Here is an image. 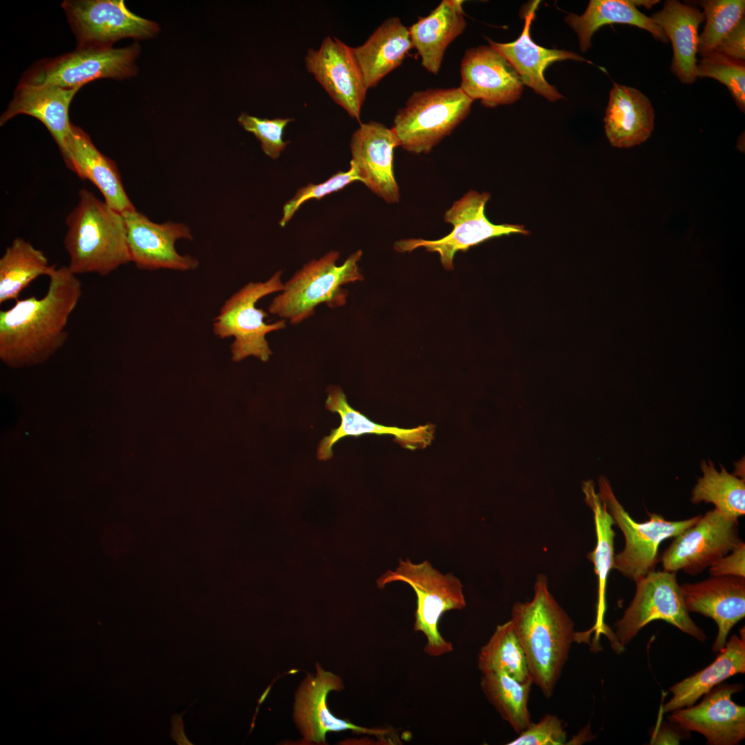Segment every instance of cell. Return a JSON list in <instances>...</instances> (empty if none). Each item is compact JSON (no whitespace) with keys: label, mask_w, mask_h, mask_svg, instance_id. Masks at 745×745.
I'll return each mask as SVG.
<instances>
[{"label":"cell","mask_w":745,"mask_h":745,"mask_svg":"<svg viewBox=\"0 0 745 745\" xmlns=\"http://www.w3.org/2000/svg\"><path fill=\"white\" fill-rule=\"evenodd\" d=\"M665 723L658 726L653 731L650 739L651 744H679L681 739L687 737L688 732L682 730L678 725Z\"/></svg>","instance_id":"43"},{"label":"cell","mask_w":745,"mask_h":745,"mask_svg":"<svg viewBox=\"0 0 745 745\" xmlns=\"http://www.w3.org/2000/svg\"><path fill=\"white\" fill-rule=\"evenodd\" d=\"M635 596L616 623L615 637L624 648L648 624L662 620L704 642V632L687 610L676 573L651 571L636 582Z\"/></svg>","instance_id":"10"},{"label":"cell","mask_w":745,"mask_h":745,"mask_svg":"<svg viewBox=\"0 0 745 745\" xmlns=\"http://www.w3.org/2000/svg\"><path fill=\"white\" fill-rule=\"evenodd\" d=\"M463 1L443 0L427 16L419 17L408 28L413 48L424 68L439 72L448 46L464 30Z\"/></svg>","instance_id":"27"},{"label":"cell","mask_w":745,"mask_h":745,"mask_svg":"<svg viewBox=\"0 0 745 745\" xmlns=\"http://www.w3.org/2000/svg\"><path fill=\"white\" fill-rule=\"evenodd\" d=\"M716 686L699 704L676 709L668 719L685 731L702 734L708 744H739L745 738V707L734 702L732 695L742 691L743 685Z\"/></svg>","instance_id":"16"},{"label":"cell","mask_w":745,"mask_h":745,"mask_svg":"<svg viewBox=\"0 0 745 745\" xmlns=\"http://www.w3.org/2000/svg\"><path fill=\"white\" fill-rule=\"evenodd\" d=\"M599 487L598 495L625 539L623 550L615 554L613 568L634 582L655 570L659 562L658 549L664 540L675 537L693 526L701 517L699 515L684 520L669 521L661 515L651 513L646 522H637L617 500L605 477L599 478Z\"/></svg>","instance_id":"8"},{"label":"cell","mask_w":745,"mask_h":745,"mask_svg":"<svg viewBox=\"0 0 745 745\" xmlns=\"http://www.w3.org/2000/svg\"><path fill=\"white\" fill-rule=\"evenodd\" d=\"M719 652L705 668L670 688L672 697L664 705V713L692 706L726 679L745 673V628L739 630V635H733Z\"/></svg>","instance_id":"30"},{"label":"cell","mask_w":745,"mask_h":745,"mask_svg":"<svg viewBox=\"0 0 745 745\" xmlns=\"http://www.w3.org/2000/svg\"><path fill=\"white\" fill-rule=\"evenodd\" d=\"M650 18L672 43V72L682 83H693L697 77L698 28L705 20L704 13L697 8L679 1L666 0L662 9L652 14Z\"/></svg>","instance_id":"26"},{"label":"cell","mask_w":745,"mask_h":745,"mask_svg":"<svg viewBox=\"0 0 745 745\" xmlns=\"http://www.w3.org/2000/svg\"><path fill=\"white\" fill-rule=\"evenodd\" d=\"M342 688L341 678L324 670L319 664L316 675H308L301 683L295 697L294 717L304 742L324 744L327 733L346 730L381 737L388 733L387 730L363 728L334 717L327 706V695L330 691Z\"/></svg>","instance_id":"19"},{"label":"cell","mask_w":745,"mask_h":745,"mask_svg":"<svg viewBox=\"0 0 745 745\" xmlns=\"http://www.w3.org/2000/svg\"><path fill=\"white\" fill-rule=\"evenodd\" d=\"M586 502L593 513L596 544L593 550L587 554V558L594 565L595 573L597 577V602L596 617L594 625L588 630L584 632L586 638H589L595 633V644L597 645L601 634L606 635L614 644L617 639L615 634L606 626L604 622L606 611V589L608 577L614 562V539L615 533L613 529L614 520L607 510L605 504L596 493L592 481H586L583 486Z\"/></svg>","instance_id":"29"},{"label":"cell","mask_w":745,"mask_h":745,"mask_svg":"<svg viewBox=\"0 0 745 745\" xmlns=\"http://www.w3.org/2000/svg\"><path fill=\"white\" fill-rule=\"evenodd\" d=\"M490 198V194L487 192H467L445 212L444 221L453 226L450 233L437 240H400L395 243L394 249L399 252H410L417 248H425L428 252L438 253L443 267L450 270L454 269L453 259L458 251H466L493 237L530 233L524 225L495 224L489 221L484 209Z\"/></svg>","instance_id":"11"},{"label":"cell","mask_w":745,"mask_h":745,"mask_svg":"<svg viewBox=\"0 0 745 745\" xmlns=\"http://www.w3.org/2000/svg\"><path fill=\"white\" fill-rule=\"evenodd\" d=\"M532 680L520 682L501 673L483 674L480 686L504 720L519 734L532 723L528 707Z\"/></svg>","instance_id":"34"},{"label":"cell","mask_w":745,"mask_h":745,"mask_svg":"<svg viewBox=\"0 0 745 745\" xmlns=\"http://www.w3.org/2000/svg\"><path fill=\"white\" fill-rule=\"evenodd\" d=\"M709 568L711 576L745 577V544L741 542L733 550L715 562Z\"/></svg>","instance_id":"41"},{"label":"cell","mask_w":745,"mask_h":745,"mask_svg":"<svg viewBox=\"0 0 745 745\" xmlns=\"http://www.w3.org/2000/svg\"><path fill=\"white\" fill-rule=\"evenodd\" d=\"M292 121V118L263 119L245 112L238 117L239 124L255 136L261 143L263 152L273 159H277L289 143V141H284L283 133Z\"/></svg>","instance_id":"38"},{"label":"cell","mask_w":745,"mask_h":745,"mask_svg":"<svg viewBox=\"0 0 745 745\" xmlns=\"http://www.w3.org/2000/svg\"><path fill=\"white\" fill-rule=\"evenodd\" d=\"M473 101L459 87L416 91L391 128L404 150L427 154L467 117Z\"/></svg>","instance_id":"6"},{"label":"cell","mask_w":745,"mask_h":745,"mask_svg":"<svg viewBox=\"0 0 745 745\" xmlns=\"http://www.w3.org/2000/svg\"><path fill=\"white\" fill-rule=\"evenodd\" d=\"M122 215L131 262L138 268L186 271L198 267L197 259L188 255H180L175 248L177 240L192 239L187 225L170 221L157 223L136 209Z\"/></svg>","instance_id":"15"},{"label":"cell","mask_w":745,"mask_h":745,"mask_svg":"<svg viewBox=\"0 0 745 745\" xmlns=\"http://www.w3.org/2000/svg\"><path fill=\"white\" fill-rule=\"evenodd\" d=\"M80 88L19 81L12 100L0 117V125H4L17 115L32 116L46 127L60 150L71 128L70 105Z\"/></svg>","instance_id":"23"},{"label":"cell","mask_w":745,"mask_h":745,"mask_svg":"<svg viewBox=\"0 0 745 745\" xmlns=\"http://www.w3.org/2000/svg\"><path fill=\"white\" fill-rule=\"evenodd\" d=\"M140 50L137 43L121 48L77 47L72 52L37 62L19 81L73 88L99 79H128L137 73Z\"/></svg>","instance_id":"9"},{"label":"cell","mask_w":745,"mask_h":745,"mask_svg":"<svg viewBox=\"0 0 745 745\" xmlns=\"http://www.w3.org/2000/svg\"><path fill=\"white\" fill-rule=\"evenodd\" d=\"M459 88L473 101L487 108L512 103L524 84L513 66L490 46L467 49L461 61Z\"/></svg>","instance_id":"18"},{"label":"cell","mask_w":745,"mask_h":745,"mask_svg":"<svg viewBox=\"0 0 745 745\" xmlns=\"http://www.w3.org/2000/svg\"><path fill=\"white\" fill-rule=\"evenodd\" d=\"M77 205L66 218L67 266L76 275L106 276L131 262L123 216L87 189L80 190Z\"/></svg>","instance_id":"3"},{"label":"cell","mask_w":745,"mask_h":745,"mask_svg":"<svg viewBox=\"0 0 745 745\" xmlns=\"http://www.w3.org/2000/svg\"><path fill=\"white\" fill-rule=\"evenodd\" d=\"M716 51L730 57L744 61L745 59V18L721 41Z\"/></svg>","instance_id":"42"},{"label":"cell","mask_w":745,"mask_h":745,"mask_svg":"<svg viewBox=\"0 0 745 745\" xmlns=\"http://www.w3.org/2000/svg\"><path fill=\"white\" fill-rule=\"evenodd\" d=\"M411 48L408 28L398 17L386 19L364 44L352 48L367 88L399 66Z\"/></svg>","instance_id":"28"},{"label":"cell","mask_w":745,"mask_h":745,"mask_svg":"<svg viewBox=\"0 0 745 745\" xmlns=\"http://www.w3.org/2000/svg\"><path fill=\"white\" fill-rule=\"evenodd\" d=\"M328 392L326 408L340 415L341 424L338 428L332 429L328 436L321 440L317 448V458L319 460L326 461L332 458V446L341 439L349 436L359 437L366 433L393 435L404 447L413 450L425 448L431 443L433 437L432 426H419L406 429L378 424L352 408L339 387L330 386Z\"/></svg>","instance_id":"24"},{"label":"cell","mask_w":745,"mask_h":745,"mask_svg":"<svg viewBox=\"0 0 745 745\" xmlns=\"http://www.w3.org/2000/svg\"><path fill=\"white\" fill-rule=\"evenodd\" d=\"M539 1L532 2L524 13L522 34L514 41L498 43L488 38L490 46L502 55L515 69L523 84L533 88L550 101L563 97L544 78L546 68L557 61L573 59L591 62L579 54L566 50L548 49L536 44L530 34V28L535 17Z\"/></svg>","instance_id":"22"},{"label":"cell","mask_w":745,"mask_h":745,"mask_svg":"<svg viewBox=\"0 0 745 745\" xmlns=\"http://www.w3.org/2000/svg\"><path fill=\"white\" fill-rule=\"evenodd\" d=\"M408 584L417 597L413 630L426 638L424 652L430 657L451 653L453 646L439 630L442 615L452 610H462L466 599L461 581L451 573L442 574L427 560L415 564L399 559L395 570H387L377 580L379 588L393 582Z\"/></svg>","instance_id":"5"},{"label":"cell","mask_w":745,"mask_h":745,"mask_svg":"<svg viewBox=\"0 0 745 745\" xmlns=\"http://www.w3.org/2000/svg\"><path fill=\"white\" fill-rule=\"evenodd\" d=\"M281 275L279 270L266 281L249 282L225 301L215 318L214 334L221 339L234 338L230 346L234 361L254 356L266 362L272 354L266 336L284 329L286 320L266 323L268 313L256 304L263 297L284 289Z\"/></svg>","instance_id":"7"},{"label":"cell","mask_w":745,"mask_h":745,"mask_svg":"<svg viewBox=\"0 0 745 745\" xmlns=\"http://www.w3.org/2000/svg\"><path fill=\"white\" fill-rule=\"evenodd\" d=\"M398 146L393 129L376 121L361 123L350 141V166L359 181L388 203L400 199L393 167L394 150Z\"/></svg>","instance_id":"17"},{"label":"cell","mask_w":745,"mask_h":745,"mask_svg":"<svg viewBox=\"0 0 745 745\" xmlns=\"http://www.w3.org/2000/svg\"><path fill=\"white\" fill-rule=\"evenodd\" d=\"M697 77L715 79L728 89L737 106L745 112V63L714 51L697 64Z\"/></svg>","instance_id":"37"},{"label":"cell","mask_w":745,"mask_h":745,"mask_svg":"<svg viewBox=\"0 0 745 745\" xmlns=\"http://www.w3.org/2000/svg\"><path fill=\"white\" fill-rule=\"evenodd\" d=\"M680 588L688 613H700L716 622L718 633L712 650L719 652L730 630L745 617V577L712 576Z\"/></svg>","instance_id":"20"},{"label":"cell","mask_w":745,"mask_h":745,"mask_svg":"<svg viewBox=\"0 0 745 745\" xmlns=\"http://www.w3.org/2000/svg\"><path fill=\"white\" fill-rule=\"evenodd\" d=\"M634 4L637 7V6H643L646 9L651 8L655 4L658 3L657 0H633Z\"/></svg>","instance_id":"45"},{"label":"cell","mask_w":745,"mask_h":745,"mask_svg":"<svg viewBox=\"0 0 745 745\" xmlns=\"http://www.w3.org/2000/svg\"><path fill=\"white\" fill-rule=\"evenodd\" d=\"M172 724L176 725L178 728L177 731L171 732L170 733L171 737L177 742V744H192L187 739L186 736L184 734L182 714L181 715H173L172 717Z\"/></svg>","instance_id":"44"},{"label":"cell","mask_w":745,"mask_h":745,"mask_svg":"<svg viewBox=\"0 0 745 745\" xmlns=\"http://www.w3.org/2000/svg\"><path fill=\"white\" fill-rule=\"evenodd\" d=\"M61 6L78 48H112L121 39H148L160 30L156 22L129 10L123 0H66Z\"/></svg>","instance_id":"12"},{"label":"cell","mask_w":745,"mask_h":745,"mask_svg":"<svg viewBox=\"0 0 745 745\" xmlns=\"http://www.w3.org/2000/svg\"><path fill=\"white\" fill-rule=\"evenodd\" d=\"M704 9L706 24L699 35L697 53L702 57L714 52L721 41L744 17V0H704L698 1Z\"/></svg>","instance_id":"36"},{"label":"cell","mask_w":745,"mask_h":745,"mask_svg":"<svg viewBox=\"0 0 745 745\" xmlns=\"http://www.w3.org/2000/svg\"><path fill=\"white\" fill-rule=\"evenodd\" d=\"M655 112L639 90L614 83L604 117L606 135L617 148H630L646 141L654 128Z\"/></svg>","instance_id":"25"},{"label":"cell","mask_w":745,"mask_h":745,"mask_svg":"<svg viewBox=\"0 0 745 745\" xmlns=\"http://www.w3.org/2000/svg\"><path fill=\"white\" fill-rule=\"evenodd\" d=\"M41 298L16 300L0 311V358L12 368L46 361L68 338L66 326L82 295V284L67 266H52Z\"/></svg>","instance_id":"1"},{"label":"cell","mask_w":745,"mask_h":745,"mask_svg":"<svg viewBox=\"0 0 745 745\" xmlns=\"http://www.w3.org/2000/svg\"><path fill=\"white\" fill-rule=\"evenodd\" d=\"M565 21L577 34L582 52L591 46V37L599 28L613 23L635 26L649 32L657 40L668 41L662 28L642 13L633 0H591L584 14H570Z\"/></svg>","instance_id":"31"},{"label":"cell","mask_w":745,"mask_h":745,"mask_svg":"<svg viewBox=\"0 0 745 745\" xmlns=\"http://www.w3.org/2000/svg\"><path fill=\"white\" fill-rule=\"evenodd\" d=\"M361 256V250H357L338 266L339 253L332 250L319 259L310 261L284 284V289L272 299L268 312L298 324L312 316L321 304L330 308L344 306L348 293L343 286L364 279L358 266Z\"/></svg>","instance_id":"4"},{"label":"cell","mask_w":745,"mask_h":745,"mask_svg":"<svg viewBox=\"0 0 745 745\" xmlns=\"http://www.w3.org/2000/svg\"><path fill=\"white\" fill-rule=\"evenodd\" d=\"M720 466L719 471L711 459L702 461V476L692 490L691 501L713 504L724 515L738 519L745 514V480Z\"/></svg>","instance_id":"33"},{"label":"cell","mask_w":745,"mask_h":745,"mask_svg":"<svg viewBox=\"0 0 745 745\" xmlns=\"http://www.w3.org/2000/svg\"><path fill=\"white\" fill-rule=\"evenodd\" d=\"M566 732L562 721L555 715H546L537 723L531 724L508 745H562L566 742Z\"/></svg>","instance_id":"40"},{"label":"cell","mask_w":745,"mask_h":745,"mask_svg":"<svg viewBox=\"0 0 745 745\" xmlns=\"http://www.w3.org/2000/svg\"><path fill=\"white\" fill-rule=\"evenodd\" d=\"M742 540L738 519L714 508L675 537L661 562L664 570L695 576L733 550Z\"/></svg>","instance_id":"13"},{"label":"cell","mask_w":745,"mask_h":745,"mask_svg":"<svg viewBox=\"0 0 745 745\" xmlns=\"http://www.w3.org/2000/svg\"><path fill=\"white\" fill-rule=\"evenodd\" d=\"M478 668L482 674L501 673L520 682L532 680L525 652L510 620L497 626L481 648Z\"/></svg>","instance_id":"35"},{"label":"cell","mask_w":745,"mask_h":745,"mask_svg":"<svg viewBox=\"0 0 745 745\" xmlns=\"http://www.w3.org/2000/svg\"><path fill=\"white\" fill-rule=\"evenodd\" d=\"M60 151L68 168L81 179L91 181L110 208L121 214L135 210L115 162L97 148L83 129L72 123Z\"/></svg>","instance_id":"21"},{"label":"cell","mask_w":745,"mask_h":745,"mask_svg":"<svg viewBox=\"0 0 745 745\" xmlns=\"http://www.w3.org/2000/svg\"><path fill=\"white\" fill-rule=\"evenodd\" d=\"M52 266L41 250L23 238L14 239L0 258V304L17 300L35 279L48 276Z\"/></svg>","instance_id":"32"},{"label":"cell","mask_w":745,"mask_h":745,"mask_svg":"<svg viewBox=\"0 0 745 745\" xmlns=\"http://www.w3.org/2000/svg\"><path fill=\"white\" fill-rule=\"evenodd\" d=\"M510 621L533 684L550 697L575 641V632L572 619L550 593L546 575L537 576L530 601L514 604Z\"/></svg>","instance_id":"2"},{"label":"cell","mask_w":745,"mask_h":745,"mask_svg":"<svg viewBox=\"0 0 745 745\" xmlns=\"http://www.w3.org/2000/svg\"><path fill=\"white\" fill-rule=\"evenodd\" d=\"M304 61L307 70L335 103L359 121L368 88L352 47L327 36L318 49L308 50Z\"/></svg>","instance_id":"14"},{"label":"cell","mask_w":745,"mask_h":745,"mask_svg":"<svg viewBox=\"0 0 745 745\" xmlns=\"http://www.w3.org/2000/svg\"><path fill=\"white\" fill-rule=\"evenodd\" d=\"M359 181L353 167L350 166L347 172L339 171L326 181L319 183H309L299 188L295 196L285 203L283 208V216L279 222L281 227L292 219L299 207L311 199H321L330 193L337 192L352 182Z\"/></svg>","instance_id":"39"}]
</instances>
